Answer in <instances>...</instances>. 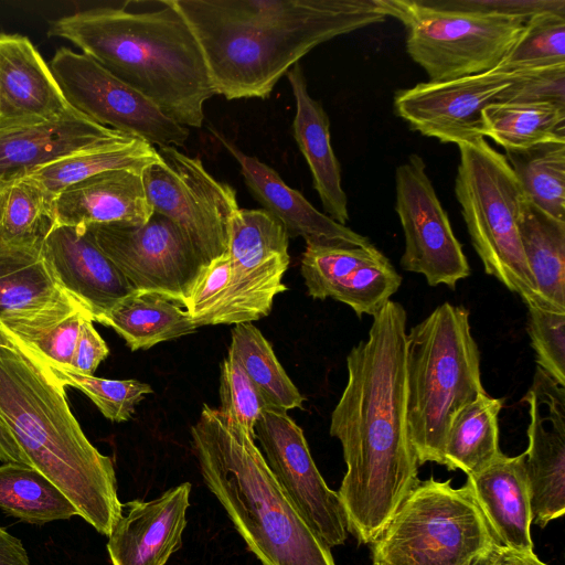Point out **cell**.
<instances>
[{"label":"cell","instance_id":"cell-1","mask_svg":"<svg viewBox=\"0 0 565 565\" xmlns=\"http://www.w3.org/2000/svg\"><path fill=\"white\" fill-rule=\"evenodd\" d=\"M347 356L348 382L330 422L347 472L338 491L348 532L371 544L420 481L407 417L404 307L388 300Z\"/></svg>","mask_w":565,"mask_h":565},{"label":"cell","instance_id":"cell-2","mask_svg":"<svg viewBox=\"0 0 565 565\" xmlns=\"http://www.w3.org/2000/svg\"><path fill=\"white\" fill-rule=\"evenodd\" d=\"M194 33L216 95L267 98L316 46L383 22L380 0H172Z\"/></svg>","mask_w":565,"mask_h":565},{"label":"cell","instance_id":"cell-3","mask_svg":"<svg viewBox=\"0 0 565 565\" xmlns=\"http://www.w3.org/2000/svg\"><path fill=\"white\" fill-rule=\"evenodd\" d=\"M125 6L61 17L50 21L47 34L81 49L180 126L202 127L204 104L216 92L188 22L172 0L141 12Z\"/></svg>","mask_w":565,"mask_h":565},{"label":"cell","instance_id":"cell-4","mask_svg":"<svg viewBox=\"0 0 565 565\" xmlns=\"http://www.w3.org/2000/svg\"><path fill=\"white\" fill-rule=\"evenodd\" d=\"M0 417L31 466L108 536L122 513L113 460L90 444L71 412L65 386L26 345L0 347Z\"/></svg>","mask_w":565,"mask_h":565},{"label":"cell","instance_id":"cell-5","mask_svg":"<svg viewBox=\"0 0 565 565\" xmlns=\"http://www.w3.org/2000/svg\"><path fill=\"white\" fill-rule=\"evenodd\" d=\"M202 478L263 565H335L267 466L255 437L203 405L191 427Z\"/></svg>","mask_w":565,"mask_h":565},{"label":"cell","instance_id":"cell-6","mask_svg":"<svg viewBox=\"0 0 565 565\" xmlns=\"http://www.w3.org/2000/svg\"><path fill=\"white\" fill-rule=\"evenodd\" d=\"M406 380L408 427L418 465L444 466L452 420L486 393L466 308L444 302L409 329Z\"/></svg>","mask_w":565,"mask_h":565},{"label":"cell","instance_id":"cell-7","mask_svg":"<svg viewBox=\"0 0 565 565\" xmlns=\"http://www.w3.org/2000/svg\"><path fill=\"white\" fill-rule=\"evenodd\" d=\"M458 148L455 193L484 271L518 294L527 307L548 310L523 253L519 220L526 196L512 168L484 138Z\"/></svg>","mask_w":565,"mask_h":565},{"label":"cell","instance_id":"cell-8","mask_svg":"<svg viewBox=\"0 0 565 565\" xmlns=\"http://www.w3.org/2000/svg\"><path fill=\"white\" fill-rule=\"evenodd\" d=\"M499 543L467 483L419 481L376 540L382 565H478Z\"/></svg>","mask_w":565,"mask_h":565},{"label":"cell","instance_id":"cell-9","mask_svg":"<svg viewBox=\"0 0 565 565\" xmlns=\"http://www.w3.org/2000/svg\"><path fill=\"white\" fill-rule=\"evenodd\" d=\"M407 30L406 50L429 82L495 68L521 35L527 19L492 11L454 9L433 1L380 0Z\"/></svg>","mask_w":565,"mask_h":565},{"label":"cell","instance_id":"cell-10","mask_svg":"<svg viewBox=\"0 0 565 565\" xmlns=\"http://www.w3.org/2000/svg\"><path fill=\"white\" fill-rule=\"evenodd\" d=\"M157 154L141 173L153 212L179 225L207 263L225 255L238 209L235 190L175 147L157 148Z\"/></svg>","mask_w":565,"mask_h":565},{"label":"cell","instance_id":"cell-11","mask_svg":"<svg viewBox=\"0 0 565 565\" xmlns=\"http://www.w3.org/2000/svg\"><path fill=\"white\" fill-rule=\"evenodd\" d=\"M50 70L66 102L94 122L157 148L182 147L190 130L83 53L60 47Z\"/></svg>","mask_w":565,"mask_h":565},{"label":"cell","instance_id":"cell-12","mask_svg":"<svg viewBox=\"0 0 565 565\" xmlns=\"http://www.w3.org/2000/svg\"><path fill=\"white\" fill-rule=\"evenodd\" d=\"M289 237L264 209H237L230 220V280L210 326L253 322L268 316L287 287Z\"/></svg>","mask_w":565,"mask_h":565},{"label":"cell","instance_id":"cell-13","mask_svg":"<svg viewBox=\"0 0 565 565\" xmlns=\"http://www.w3.org/2000/svg\"><path fill=\"white\" fill-rule=\"evenodd\" d=\"M86 227L134 290L164 292L186 302L209 264L185 232L157 212L143 225Z\"/></svg>","mask_w":565,"mask_h":565},{"label":"cell","instance_id":"cell-14","mask_svg":"<svg viewBox=\"0 0 565 565\" xmlns=\"http://www.w3.org/2000/svg\"><path fill=\"white\" fill-rule=\"evenodd\" d=\"M395 198L405 238L402 268L423 275L429 286L455 289L470 266L420 156L413 153L396 168Z\"/></svg>","mask_w":565,"mask_h":565},{"label":"cell","instance_id":"cell-15","mask_svg":"<svg viewBox=\"0 0 565 565\" xmlns=\"http://www.w3.org/2000/svg\"><path fill=\"white\" fill-rule=\"evenodd\" d=\"M254 431L267 466L307 525L330 548L343 544L349 532L341 500L319 472L302 429L287 411L268 406Z\"/></svg>","mask_w":565,"mask_h":565},{"label":"cell","instance_id":"cell-16","mask_svg":"<svg viewBox=\"0 0 565 565\" xmlns=\"http://www.w3.org/2000/svg\"><path fill=\"white\" fill-rule=\"evenodd\" d=\"M513 73L499 68L454 79L419 83L396 93V114L424 136L444 143L471 142L482 135V111L497 102Z\"/></svg>","mask_w":565,"mask_h":565},{"label":"cell","instance_id":"cell-17","mask_svg":"<svg viewBox=\"0 0 565 565\" xmlns=\"http://www.w3.org/2000/svg\"><path fill=\"white\" fill-rule=\"evenodd\" d=\"M301 275L309 296L340 301L358 317L375 315L402 284L390 259L372 243L365 246L306 244Z\"/></svg>","mask_w":565,"mask_h":565},{"label":"cell","instance_id":"cell-18","mask_svg":"<svg viewBox=\"0 0 565 565\" xmlns=\"http://www.w3.org/2000/svg\"><path fill=\"white\" fill-rule=\"evenodd\" d=\"M529 405L525 470L533 522L545 527L565 512V388L536 367Z\"/></svg>","mask_w":565,"mask_h":565},{"label":"cell","instance_id":"cell-19","mask_svg":"<svg viewBox=\"0 0 565 565\" xmlns=\"http://www.w3.org/2000/svg\"><path fill=\"white\" fill-rule=\"evenodd\" d=\"M42 252L60 285L93 321L135 291L86 226L54 224Z\"/></svg>","mask_w":565,"mask_h":565},{"label":"cell","instance_id":"cell-20","mask_svg":"<svg viewBox=\"0 0 565 565\" xmlns=\"http://www.w3.org/2000/svg\"><path fill=\"white\" fill-rule=\"evenodd\" d=\"M190 492V482H183L153 500L122 503L108 535L113 565H164L182 546Z\"/></svg>","mask_w":565,"mask_h":565},{"label":"cell","instance_id":"cell-21","mask_svg":"<svg viewBox=\"0 0 565 565\" xmlns=\"http://www.w3.org/2000/svg\"><path fill=\"white\" fill-rule=\"evenodd\" d=\"M130 138L79 113L58 120L0 127V184L61 159Z\"/></svg>","mask_w":565,"mask_h":565},{"label":"cell","instance_id":"cell-22","mask_svg":"<svg viewBox=\"0 0 565 565\" xmlns=\"http://www.w3.org/2000/svg\"><path fill=\"white\" fill-rule=\"evenodd\" d=\"M75 113L32 42L0 33V127L58 120Z\"/></svg>","mask_w":565,"mask_h":565},{"label":"cell","instance_id":"cell-23","mask_svg":"<svg viewBox=\"0 0 565 565\" xmlns=\"http://www.w3.org/2000/svg\"><path fill=\"white\" fill-rule=\"evenodd\" d=\"M237 161L244 182L263 209L278 220L290 238L302 237L306 244L365 246L367 237L318 211L299 191L287 185L269 166L244 153L232 141L213 130Z\"/></svg>","mask_w":565,"mask_h":565},{"label":"cell","instance_id":"cell-24","mask_svg":"<svg viewBox=\"0 0 565 565\" xmlns=\"http://www.w3.org/2000/svg\"><path fill=\"white\" fill-rule=\"evenodd\" d=\"M141 173L128 169L105 171L62 190L54 200L55 224H146L153 210Z\"/></svg>","mask_w":565,"mask_h":565},{"label":"cell","instance_id":"cell-25","mask_svg":"<svg viewBox=\"0 0 565 565\" xmlns=\"http://www.w3.org/2000/svg\"><path fill=\"white\" fill-rule=\"evenodd\" d=\"M466 483L495 540L504 547L532 553L533 514L525 470V451L514 457L503 452Z\"/></svg>","mask_w":565,"mask_h":565},{"label":"cell","instance_id":"cell-26","mask_svg":"<svg viewBox=\"0 0 565 565\" xmlns=\"http://www.w3.org/2000/svg\"><path fill=\"white\" fill-rule=\"evenodd\" d=\"M296 102L292 135L305 157L326 214L345 225L349 221L348 199L341 183V167L330 140V119L320 102L313 99L300 63L288 72Z\"/></svg>","mask_w":565,"mask_h":565},{"label":"cell","instance_id":"cell-27","mask_svg":"<svg viewBox=\"0 0 565 565\" xmlns=\"http://www.w3.org/2000/svg\"><path fill=\"white\" fill-rule=\"evenodd\" d=\"M74 300L60 285L41 246L0 244V323Z\"/></svg>","mask_w":565,"mask_h":565},{"label":"cell","instance_id":"cell-28","mask_svg":"<svg viewBox=\"0 0 565 565\" xmlns=\"http://www.w3.org/2000/svg\"><path fill=\"white\" fill-rule=\"evenodd\" d=\"M96 322L113 328L131 351L147 350L198 329L182 299L151 290H135Z\"/></svg>","mask_w":565,"mask_h":565},{"label":"cell","instance_id":"cell-29","mask_svg":"<svg viewBox=\"0 0 565 565\" xmlns=\"http://www.w3.org/2000/svg\"><path fill=\"white\" fill-rule=\"evenodd\" d=\"M519 234L537 292L548 310L565 312V221L554 218L526 199Z\"/></svg>","mask_w":565,"mask_h":565},{"label":"cell","instance_id":"cell-30","mask_svg":"<svg viewBox=\"0 0 565 565\" xmlns=\"http://www.w3.org/2000/svg\"><path fill=\"white\" fill-rule=\"evenodd\" d=\"M503 399L480 394L463 407L451 423L444 449V466L461 470L467 477L495 460L499 447L498 416Z\"/></svg>","mask_w":565,"mask_h":565},{"label":"cell","instance_id":"cell-31","mask_svg":"<svg viewBox=\"0 0 565 565\" xmlns=\"http://www.w3.org/2000/svg\"><path fill=\"white\" fill-rule=\"evenodd\" d=\"M482 135L504 150L565 140V107L551 103L494 102L482 111Z\"/></svg>","mask_w":565,"mask_h":565},{"label":"cell","instance_id":"cell-32","mask_svg":"<svg viewBox=\"0 0 565 565\" xmlns=\"http://www.w3.org/2000/svg\"><path fill=\"white\" fill-rule=\"evenodd\" d=\"M0 509L32 524L78 515L75 505L51 480L32 466L18 462L0 466Z\"/></svg>","mask_w":565,"mask_h":565},{"label":"cell","instance_id":"cell-33","mask_svg":"<svg viewBox=\"0 0 565 565\" xmlns=\"http://www.w3.org/2000/svg\"><path fill=\"white\" fill-rule=\"evenodd\" d=\"M157 158V148L141 139L130 138L61 159L25 177L56 195L70 185L105 171L128 169L142 172Z\"/></svg>","mask_w":565,"mask_h":565},{"label":"cell","instance_id":"cell-34","mask_svg":"<svg viewBox=\"0 0 565 565\" xmlns=\"http://www.w3.org/2000/svg\"><path fill=\"white\" fill-rule=\"evenodd\" d=\"M526 199L565 221V140H547L508 149L504 154Z\"/></svg>","mask_w":565,"mask_h":565},{"label":"cell","instance_id":"cell-35","mask_svg":"<svg viewBox=\"0 0 565 565\" xmlns=\"http://www.w3.org/2000/svg\"><path fill=\"white\" fill-rule=\"evenodd\" d=\"M55 196L30 177L0 184V244L41 246L55 224Z\"/></svg>","mask_w":565,"mask_h":565},{"label":"cell","instance_id":"cell-36","mask_svg":"<svg viewBox=\"0 0 565 565\" xmlns=\"http://www.w3.org/2000/svg\"><path fill=\"white\" fill-rule=\"evenodd\" d=\"M270 407L303 408L305 398L276 358L271 345L252 322L235 324L228 348Z\"/></svg>","mask_w":565,"mask_h":565},{"label":"cell","instance_id":"cell-37","mask_svg":"<svg viewBox=\"0 0 565 565\" xmlns=\"http://www.w3.org/2000/svg\"><path fill=\"white\" fill-rule=\"evenodd\" d=\"M86 317H90L89 313L77 301H72L43 312L10 318L1 324L49 365L70 366Z\"/></svg>","mask_w":565,"mask_h":565},{"label":"cell","instance_id":"cell-38","mask_svg":"<svg viewBox=\"0 0 565 565\" xmlns=\"http://www.w3.org/2000/svg\"><path fill=\"white\" fill-rule=\"evenodd\" d=\"M565 64V11L546 10L531 15L501 63L505 72Z\"/></svg>","mask_w":565,"mask_h":565},{"label":"cell","instance_id":"cell-39","mask_svg":"<svg viewBox=\"0 0 565 565\" xmlns=\"http://www.w3.org/2000/svg\"><path fill=\"white\" fill-rule=\"evenodd\" d=\"M50 366L65 387L83 392L111 422L129 420L140 401L152 393L149 384L137 380H107L78 373L70 366Z\"/></svg>","mask_w":565,"mask_h":565},{"label":"cell","instance_id":"cell-40","mask_svg":"<svg viewBox=\"0 0 565 565\" xmlns=\"http://www.w3.org/2000/svg\"><path fill=\"white\" fill-rule=\"evenodd\" d=\"M218 411L255 437V425L268 407L237 359L230 352L221 364Z\"/></svg>","mask_w":565,"mask_h":565},{"label":"cell","instance_id":"cell-41","mask_svg":"<svg viewBox=\"0 0 565 565\" xmlns=\"http://www.w3.org/2000/svg\"><path fill=\"white\" fill-rule=\"evenodd\" d=\"M527 332L537 366L565 386V312L527 307Z\"/></svg>","mask_w":565,"mask_h":565},{"label":"cell","instance_id":"cell-42","mask_svg":"<svg viewBox=\"0 0 565 565\" xmlns=\"http://www.w3.org/2000/svg\"><path fill=\"white\" fill-rule=\"evenodd\" d=\"M497 102L551 103L565 107V64L514 72Z\"/></svg>","mask_w":565,"mask_h":565},{"label":"cell","instance_id":"cell-43","mask_svg":"<svg viewBox=\"0 0 565 565\" xmlns=\"http://www.w3.org/2000/svg\"><path fill=\"white\" fill-rule=\"evenodd\" d=\"M433 2L436 3L437 6L446 8L492 11L503 14L519 15L525 19H529L531 15L537 12L546 10L565 11L564 0H461Z\"/></svg>","mask_w":565,"mask_h":565},{"label":"cell","instance_id":"cell-44","mask_svg":"<svg viewBox=\"0 0 565 565\" xmlns=\"http://www.w3.org/2000/svg\"><path fill=\"white\" fill-rule=\"evenodd\" d=\"M93 319H83L73 358L70 367L74 371L94 375L102 361H104L109 349L93 324Z\"/></svg>","mask_w":565,"mask_h":565},{"label":"cell","instance_id":"cell-45","mask_svg":"<svg viewBox=\"0 0 565 565\" xmlns=\"http://www.w3.org/2000/svg\"><path fill=\"white\" fill-rule=\"evenodd\" d=\"M21 342L10 330L0 323V347H22ZM0 460L2 462H18L31 466L29 459L21 450L10 429L0 417Z\"/></svg>","mask_w":565,"mask_h":565},{"label":"cell","instance_id":"cell-46","mask_svg":"<svg viewBox=\"0 0 565 565\" xmlns=\"http://www.w3.org/2000/svg\"><path fill=\"white\" fill-rule=\"evenodd\" d=\"M478 565H547L532 553H520L500 544Z\"/></svg>","mask_w":565,"mask_h":565},{"label":"cell","instance_id":"cell-47","mask_svg":"<svg viewBox=\"0 0 565 565\" xmlns=\"http://www.w3.org/2000/svg\"><path fill=\"white\" fill-rule=\"evenodd\" d=\"M0 565H30L21 541L0 527Z\"/></svg>","mask_w":565,"mask_h":565},{"label":"cell","instance_id":"cell-48","mask_svg":"<svg viewBox=\"0 0 565 565\" xmlns=\"http://www.w3.org/2000/svg\"><path fill=\"white\" fill-rule=\"evenodd\" d=\"M373 565H382V564H379V563H374V562H373Z\"/></svg>","mask_w":565,"mask_h":565}]
</instances>
